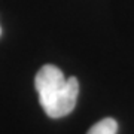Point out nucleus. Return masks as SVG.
<instances>
[{
    "instance_id": "f257e3e1",
    "label": "nucleus",
    "mask_w": 134,
    "mask_h": 134,
    "mask_svg": "<svg viewBox=\"0 0 134 134\" xmlns=\"http://www.w3.org/2000/svg\"><path fill=\"white\" fill-rule=\"evenodd\" d=\"M34 86L39 94V103L49 118H63L75 109L79 82L75 76L66 77L57 66H42L34 77Z\"/></svg>"
},
{
    "instance_id": "f03ea898",
    "label": "nucleus",
    "mask_w": 134,
    "mask_h": 134,
    "mask_svg": "<svg viewBox=\"0 0 134 134\" xmlns=\"http://www.w3.org/2000/svg\"><path fill=\"white\" fill-rule=\"evenodd\" d=\"M116 131H118L116 121L112 118H104L92 125L86 134H116Z\"/></svg>"
},
{
    "instance_id": "7ed1b4c3",
    "label": "nucleus",
    "mask_w": 134,
    "mask_h": 134,
    "mask_svg": "<svg viewBox=\"0 0 134 134\" xmlns=\"http://www.w3.org/2000/svg\"><path fill=\"white\" fill-rule=\"evenodd\" d=\"M0 36H2V27H0Z\"/></svg>"
}]
</instances>
